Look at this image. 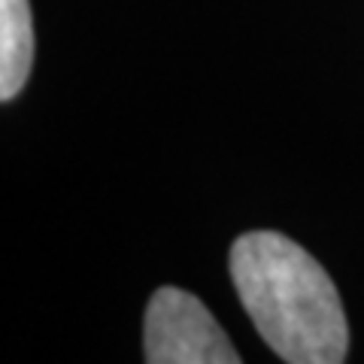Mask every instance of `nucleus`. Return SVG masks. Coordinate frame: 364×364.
<instances>
[{
    "label": "nucleus",
    "mask_w": 364,
    "mask_h": 364,
    "mask_svg": "<svg viewBox=\"0 0 364 364\" xmlns=\"http://www.w3.org/2000/svg\"><path fill=\"white\" fill-rule=\"evenodd\" d=\"M228 270L261 340L289 364H340L349 325L325 267L279 231L237 237Z\"/></svg>",
    "instance_id": "1"
},
{
    "label": "nucleus",
    "mask_w": 364,
    "mask_h": 364,
    "mask_svg": "<svg viewBox=\"0 0 364 364\" xmlns=\"http://www.w3.org/2000/svg\"><path fill=\"white\" fill-rule=\"evenodd\" d=\"M143 355L149 364H240V352L195 294L164 286L143 318Z\"/></svg>",
    "instance_id": "2"
},
{
    "label": "nucleus",
    "mask_w": 364,
    "mask_h": 364,
    "mask_svg": "<svg viewBox=\"0 0 364 364\" xmlns=\"http://www.w3.org/2000/svg\"><path fill=\"white\" fill-rule=\"evenodd\" d=\"M33 64V18L28 0H0V100L25 88Z\"/></svg>",
    "instance_id": "3"
}]
</instances>
